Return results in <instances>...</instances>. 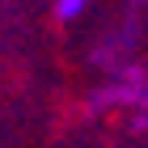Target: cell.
Masks as SVG:
<instances>
[{
    "mask_svg": "<svg viewBox=\"0 0 148 148\" xmlns=\"http://www.w3.org/2000/svg\"><path fill=\"white\" fill-rule=\"evenodd\" d=\"M80 13H85L80 0H64V4H55V17H59V21H76Z\"/></svg>",
    "mask_w": 148,
    "mask_h": 148,
    "instance_id": "1",
    "label": "cell"
}]
</instances>
